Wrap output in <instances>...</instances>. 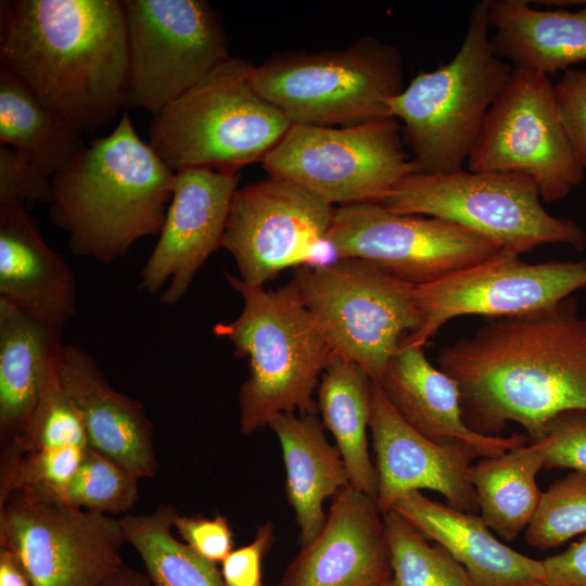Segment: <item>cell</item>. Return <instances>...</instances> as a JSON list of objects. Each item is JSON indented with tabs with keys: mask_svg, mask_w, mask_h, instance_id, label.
I'll return each mask as SVG.
<instances>
[{
	"mask_svg": "<svg viewBox=\"0 0 586 586\" xmlns=\"http://www.w3.org/2000/svg\"><path fill=\"white\" fill-rule=\"evenodd\" d=\"M457 384L467 425L500 435L517 422L533 442L549 421L586 410V317L569 296L533 311L493 318L438 354Z\"/></svg>",
	"mask_w": 586,
	"mask_h": 586,
	"instance_id": "cell-1",
	"label": "cell"
},
{
	"mask_svg": "<svg viewBox=\"0 0 586 586\" xmlns=\"http://www.w3.org/2000/svg\"><path fill=\"white\" fill-rule=\"evenodd\" d=\"M0 61L74 129L95 131L126 105L129 51L123 3L2 1Z\"/></svg>",
	"mask_w": 586,
	"mask_h": 586,
	"instance_id": "cell-2",
	"label": "cell"
},
{
	"mask_svg": "<svg viewBox=\"0 0 586 586\" xmlns=\"http://www.w3.org/2000/svg\"><path fill=\"white\" fill-rule=\"evenodd\" d=\"M176 171L136 132L127 112L52 177L49 216L71 251L109 264L142 238L160 235Z\"/></svg>",
	"mask_w": 586,
	"mask_h": 586,
	"instance_id": "cell-3",
	"label": "cell"
},
{
	"mask_svg": "<svg viewBox=\"0 0 586 586\" xmlns=\"http://www.w3.org/2000/svg\"><path fill=\"white\" fill-rule=\"evenodd\" d=\"M225 275L242 296L243 309L213 332L249 360L250 375L238 394L241 433L250 435L281 413H318L313 395L334 355L293 280L266 290Z\"/></svg>",
	"mask_w": 586,
	"mask_h": 586,
	"instance_id": "cell-4",
	"label": "cell"
},
{
	"mask_svg": "<svg viewBox=\"0 0 586 586\" xmlns=\"http://www.w3.org/2000/svg\"><path fill=\"white\" fill-rule=\"evenodd\" d=\"M487 0L471 10L463 41L453 58L420 72L387 101V114L402 122V133L418 173L462 168L486 114L513 67L493 50Z\"/></svg>",
	"mask_w": 586,
	"mask_h": 586,
	"instance_id": "cell-5",
	"label": "cell"
},
{
	"mask_svg": "<svg viewBox=\"0 0 586 586\" xmlns=\"http://www.w3.org/2000/svg\"><path fill=\"white\" fill-rule=\"evenodd\" d=\"M252 67L231 56L153 115L149 145L174 171L239 173L283 138L292 124L254 89Z\"/></svg>",
	"mask_w": 586,
	"mask_h": 586,
	"instance_id": "cell-6",
	"label": "cell"
},
{
	"mask_svg": "<svg viewBox=\"0 0 586 586\" xmlns=\"http://www.w3.org/2000/svg\"><path fill=\"white\" fill-rule=\"evenodd\" d=\"M251 82L291 124L327 127L387 117V101L405 88L400 52L371 37L340 50L272 55L253 65Z\"/></svg>",
	"mask_w": 586,
	"mask_h": 586,
	"instance_id": "cell-7",
	"label": "cell"
},
{
	"mask_svg": "<svg viewBox=\"0 0 586 586\" xmlns=\"http://www.w3.org/2000/svg\"><path fill=\"white\" fill-rule=\"evenodd\" d=\"M534 180L514 173H413L379 203L409 215L444 219L479 233L518 255L545 244L581 251L585 231L542 205Z\"/></svg>",
	"mask_w": 586,
	"mask_h": 586,
	"instance_id": "cell-8",
	"label": "cell"
},
{
	"mask_svg": "<svg viewBox=\"0 0 586 586\" xmlns=\"http://www.w3.org/2000/svg\"><path fill=\"white\" fill-rule=\"evenodd\" d=\"M292 280L333 355L360 366L373 382L421 323L416 285L364 259L302 265Z\"/></svg>",
	"mask_w": 586,
	"mask_h": 586,
	"instance_id": "cell-9",
	"label": "cell"
},
{
	"mask_svg": "<svg viewBox=\"0 0 586 586\" xmlns=\"http://www.w3.org/2000/svg\"><path fill=\"white\" fill-rule=\"evenodd\" d=\"M403 142L402 126L391 116L344 127L292 124L263 166L269 177L333 206L379 203L418 173Z\"/></svg>",
	"mask_w": 586,
	"mask_h": 586,
	"instance_id": "cell-10",
	"label": "cell"
},
{
	"mask_svg": "<svg viewBox=\"0 0 586 586\" xmlns=\"http://www.w3.org/2000/svg\"><path fill=\"white\" fill-rule=\"evenodd\" d=\"M467 162L474 173L532 178L546 202L565 198L585 171L561 120L553 84L545 74L518 67L489 107Z\"/></svg>",
	"mask_w": 586,
	"mask_h": 586,
	"instance_id": "cell-11",
	"label": "cell"
},
{
	"mask_svg": "<svg viewBox=\"0 0 586 586\" xmlns=\"http://www.w3.org/2000/svg\"><path fill=\"white\" fill-rule=\"evenodd\" d=\"M124 543L113 515L23 493L0 501V549L31 586H100L125 564Z\"/></svg>",
	"mask_w": 586,
	"mask_h": 586,
	"instance_id": "cell-12",
	"label": "cell"
},
{
	"mask_svg": "<svg viewBox=\"0 0 586 586\" xmlns=\"http://www.w3.org/2000/svg\"><path fill=\"white\" fill-rule=\"evenodd\" d=\"M129 51L126 104L153 115L231 58L221 21L203 0L122 1Z\"/></svg>",
	"mask_w": 586,
	"mask_h": 586,
	"instance_id": "cell-13",
	"label": "cell"
},
{
	"mask_svg": "<svg viewBox=\"0 0 586 586\" xmlns=\"http://www.w3.org/2000/svg\"><path fill=\"white\" fill-rule=\"evenodd\" d=\"M326 244L332 260L364 259L416 286L506 250L460 225L394 213L377 202L335 206Z\"/></svg>",
	"mask_w": 586,
	"mask_h": 586,
	"instance_id": "cell-14",
	"label": "cell"
},
{
	"mask_svg": "<svg viewBox=\"0 0 586 586\" xmlns=\"http://www.w3.org/2000/svg\"><path fill=\"white\" fill-rule=\"evenodd\" d=\"M334 211L311 192L269 177L237 190L221 247L232 255L243 282L264 285L289 267L327 264Z\"/></svg>",
	"mask_w": 586,
	"mask_h": 586,
	"instance_id": "cell-15",
	"label": "cell"
},
{
	"mask_svg": "<svg viewBox=\"0 0 586 586\" xmlns=\"http://www.w3.org/2000/svg\"><path fill=\"white\" fill-rule=\"evenodd\" d=\"M504 250L477 265L415 288L421 323L400 346L424 347L449 320L463 315L500 318L556 304L586 288V259L531 264Z\"/></svg>",
	"mask_w": 586,
	"mask_h": 586,
	"instance_id": "cell-16",
	"label": "cell"
},
{
	"mask_svg": "<svg viewBox=\"0 0 586 586\" xmlns=\"http://www.w3.org/2000/svg\"><path fill=\"white\" fill-rule=\"evenodd\" d=\"M240 181L239 173L206 167L176 171L160 239L140 273V289L174 305L221 241Z\"/></svg>",
	"mask_w": 586,
	"mask_h": 586,
	"instance_id": "cell-17",
	"label": "cell"
},
{
	"mask_svg": "<svg viewBox=\"0 0 586 586\" xmlns=\"http://www.w3.org/2000/svg\"><path fill=\"white\" fill-rule=\"evenodd\" d=\"M369 430L378 476L375 501L382 514L403 496L420 489L442 494L455 509L477 513L469 480L474 453L463 444L440 443L419 433L373 381Z\"/></svg>",
	"mask_w": 586,
	"mask_h": 586,
	"instance_id": "cell-18",
	"label": "cell"
},
{
	"mask_svg": "<svg viewBox=\"0 0 586 586\" xmlns=\"http://www.w3.org/2000/svg\"><path fill=\"white\" fill-rule=\"evenodd\" d=\"M391 555L375 498L351 485L333 498L318 535L285 569L279 586H387Z\"/></svg>",
	"mask_w": 586,
	"mask_h": 586,
	"instance_id": "cell-19",
	"label": "cell"
},
{
	"mask_svg": "<svg viewBox=\"0 0 586 586\" xmlns=\"http://www.w3.org/2000/svg\"><path fill=\"white\" fill-rule=\"evenodd\" d=\"M59 381L79 413L90 448L139 479L157 470L153 424L143 405L114 390L84 348L64 344Z\"/></svg>",
	"mask_w": 586,
	"mask_h": 586,
	"instance_id": "cell-20",
	"label": "cell"
},
{
	"mask_svg": "<svg viewBox=\"0 0 586 586\" xmlns=\"http://www.w3.org/2000/svg\"><path fill=\"white\" fill-rule=\"evenodd\" d=\"M375 383L398 415L419 433L440 443L463 444L476 458L504 454L531 440L524 434L492 436L472 431L463 419L456 382L430 364L423 347L400 346Z\"/></svg>",
	"mask_w": 586,
	"mask_h": 586,
	"instance_id": "cell-21",
	"label": "cell"
},
{
	"mask_svg": "<svg viewBox=\"0 0 586 586\" xmlns=\"http://www.w3.org/2000/svg\"><path fill=\"white\" fill-rule=\"evenodd\" d=\"M0 300L63 326L77 310L69 265L48 245L23 203L0 204Z\"/></svg>",
	"mask_w": 586,
	"mask_h": 586,
	"instance_id": "cell-22",
	"label": "cell"
},
{
	"mask_svg": "<svg viewBox=\"0 0 586 586\" xmlns=\"http://www.w3.org/2000/svg\"><path fill=\"white\" fill-rule=\"evenodd\" d=\"M426 539L444 547L475 586H546L543 562L501 543L480 514L411 492L392 508Z\"/></svg>",
	"mask_w": 586,
	"mask_h": 586,
	"instance_id": "cell-23",
	"label": "cell"
},
{
	"mask_svg": "<svg viewBox=\"0 0 586 586\" xmlns=\"http://www.w3.org/2000/svg\"><path fill=\"white\" fill-rule=\"evenodd\" d=\"M64 327L0 300V435L5 446L22 433L58 377Z\"/></svg>",
	"mask_w": 586,
	"mask_h": 586,
	"instance_id": "cell-24",
	"label": "cell"
},
{
	"mask_svg": "<svg viewBox=\"0 0 586 586\" xmlns=\"http://www.w3.org/2000/svg\"><path fill=\"white\" fill-rule=\"evenodd\" d=\"M269 426L281 446L286 497L303 546L321 531L327 518L323 502L349 485L348 473L337 447L327 440L317 413H281Z\"/></svg>",
	"mask_w": 586,
	"mask_h": 586,
	"instance_id": "cell-25",
	"label": "cell"
},
{
	"mask_svg": "<svg viewBox=\"0 0 586 586\" xmlns=\"http://www.w3.org/2000/svg\"><path fill=\"white\" fill-rule=\"evenodd\" d=\"M494 52L512 67L547 76L586 61V0L575 12L546 11L527 0H487Z\"/></svg>",
	"mask_w": 586,
	"mask_h": 586,
	"instance_id": "cell-26",
	"label": "cell"
},
{
	"mask_svg": "<svg viewBox=\"0 0 586 586\" xmlns=\"http://www.w3.org/2000/svg\"><path fill=\"white\" fill-rule=\"evenodd\" d=\"M372 380L357 364L334 356L317 387V409L335 440L349 485L375 498L378 476L368 447Z\"/></svg>",
	"mask_w": 586,
	"mask_h": 586,
	"instance_id": "cell-27",
	"label": "cell"
},
{
	"mask_svg": "<svg viewBox=\"0 0 586 586\" xmlns=\"http://www.w3.org/2000/svg\"><path fill=\"white\" fill-rule=\"evenodd\" d=\"M544 441L481 458L469 469L480 517L506 542L528 526L543 492L536 483L545 464Z\"/></svg>",
	"mask_w": 586,
	"mask_h": 586,
	"instance_id": "cell-28",
	"label": "cell"
},
{
	"mask_svg": "<svg viewBox=\"0 0 586 586\" xmlns=\"http://www.w3.org/2000/svg\"><path fill=\"white\" fill-rule=\"evenodd\" d=\"M81 135L0 65L1 145L18 150L38 170L52 177L86 148Z\"/></svg>",
	"mask_w": 586,
	"mask_h": 586,
	"instance_id": "cell-29",
	"label": "cell"
},
{
	"mask_svg": "<svg viewBox=\"0 0 586 586\" xmlns=\"http://www.w3.org/2000/svg\"><path fill=\"white\" fill-rule=\"evenodd\" d=\"M177 510L160 504L152 512L120 518L126 543L138 552L152 586H226L216 564L174 534Z\"/></svg>",
	"mask_w": 586,
	"mask_h": 586,
	"instance_id": "cell-30",
	"label": "cell"
},
{
	"mask_svg": "<svg viewBox=\"0 0 586 586\" xmlns=\"http://www.w3.org/2000/svg\"><path fill=\"white\" fill-rule=\"evenodd\" d=\"M383 522L391 555L387 586H475L444 547L430 544L400 514L391 510L383 514Z\"/></svg>",
	"mask_w": 586,
	"mask_h": 586,
	"instance_id": "cell-31",
	"label": "cell"
},
{
	"mask_svg": "<svg viewBox=\"0 0 586 586\" xmlns=\"http://www.w3.org/2000/svg\"><path fill=\"white\" fill-rule=\"evenodd\" d=\"M139 477L88 447L59 501L103 514H127L139 494Z\"/></svg>",
	"mask_w": 586,
	"mask_h": 586,
	"instance_id": "cell-32",
	"label": "cell"
},
{
	"mask_svg": "<svg viewBox=\"0 0 586 586\" xmlns=\"http://www.w3.org/2000/svg\"><path fill=\"white\" fill-rule=\"evenodd\" d=\"M5 448L0 481V501L15 493L59 500L88 447H63L36 451Z\"/></svg>",
	"mask_w": 586,
	"mask_h": 586,
	"instance_id": "cell-33",
	"label": "cell"
},
{
	"mask_svg": "<svg viewBox=\"0 0 586 586\" xmlns=\"http://www.w3.org/2000/svg\"><path fill=\"white\" fill-rule=\"evenodd\" d=\"M526 543L539 550L557 548L586 535V472L572 471L552 483L524 531Z\"/></svg>",
	"mask_w": 586,
	"mask_h": 586,
	"instance_id": "cell-34",
	"label": "cell"
},
{
	"mask_svg": "<svg viewBox=\"0 0 586 586\" xmlns=\"http://www.w3.org/2000/svg\"><path fill=\"white\" fill-rule=\"evenodd\" d=\"M5 447L18 451L89 447L82 421L64 393L59 374L40 398L25 429Z\"/></svg>",
	"mask_w": 586,
	"mask_h": 586,
	"instance_id": "cell-35",
	"label": "cell"
},
{
	"mask_svg": "<svg viewBox=\"0 0 586 586\" xmlns=\"http://www.w3.org/2000/svg\"><path fill=\"white\" fill-rule=\"evenodd\" d=\"M546 469L586 472V410H568L552 418L546 428Z\"/></svg>",
	"mask_w": 586,
	"mask_h": 586,
	"instance_id": "cell-36",
	"label": "cell"
},
{
	"mask_svg": "<svg viewBox=\"0 0 586 586\" xmlns=\"http://www.w3.org/2000/svg\"><path fill=\"white\" fill-rule=\"evenodd\" d=\"M51 198V177L38 170L18 150L0 145V204H49Z\"/></svg>",
	"mask_w": 586,
	"mask_h": 586,
	"instance_id": "cell-37",
	"label": "cell"
},
{
	"mask_svg": "<svg viewBox=\"0 0 586 586\" xmlns=\"http://www.w3.org/2000/svg\"><path fill=\"white\" fill-rule=\"evenodd\" d=\"M174 527L186 545L204 559L218 563L233 550V532L226 517L176 515Z\"/></svg>",
	"mask_w": 586,
	"mask_h": 586,
	"instance_id": "cell-38",
	"label": "cell"
},
{
	"mask_svg": "<svg viewBox=\"0 0 586 586\" xmlns=\"http://www.w3.org/2000/svg\"><path fill=\"white\" fill-rule=\"evenodd\" d=\"M553 88L565 131L578 161L586 168V71H564Z\"/></svg>",
	"mask_w": 586,
	"mask_h": 586,
	"instance_id": "cell-39",
	"label": "cell"
},
{
	"mask_svg": "<svg viewBox=\"0 0 586 586\" xmlns=\"http://www.w3.org/2000/svg\"><path fill=\"white\" fill-rule=\"evenodd\" d=\"M275 539L273 524L267 521L257 526L251 543L233 549L221 562L226 586H266L262 565Z\"/></svg>",
	"mask_w": 586,
	"mask_h": 586,
	"instance_id": "cell-40",
	"label": "cell"
},
{
	"mask_svg": "<svg viewBox=\"0 0 586 586\" xmlns=\"http://www.w3.org/2000/svg\"><path fill=\"white\" fill-rule=\"evenodd\" d=\"M542 562L546 586H586V535Z\"/></svg>",
	"mask_w": 586,
	"mask_h": 586,
	"instance_id": "cell-41",
	"label": "cell"
},
{
	"mask_svg": "<svg viewBox=\"0 0 586 586\" xmlns=\"http://www.w3.org/2000/svg\"><path fill=\"white\" fill-rule=\"evenodd\" d=\"M0 586H31L15 559L0 549Z\"/></svg>",
	"mask_w": 586,
	"mask_h": 586,
	"instance_id": "cell-42",
	"label": "cell"
},
{
	"mask_svg": "<svg viewBox=\"0 0 586 586\" xmlns=\"http://www.w3.org/2000/svg\"><path fill=\"white\" fill-rule=\"evenodd\" d=\"M100 586H152V583L145 572L123 564Z\"/></svg>",
	"mask_w": 586,
	"mask_h": 586,
	"instance_id": "cell-43",
	"label": "cell"
}]
</instances>
